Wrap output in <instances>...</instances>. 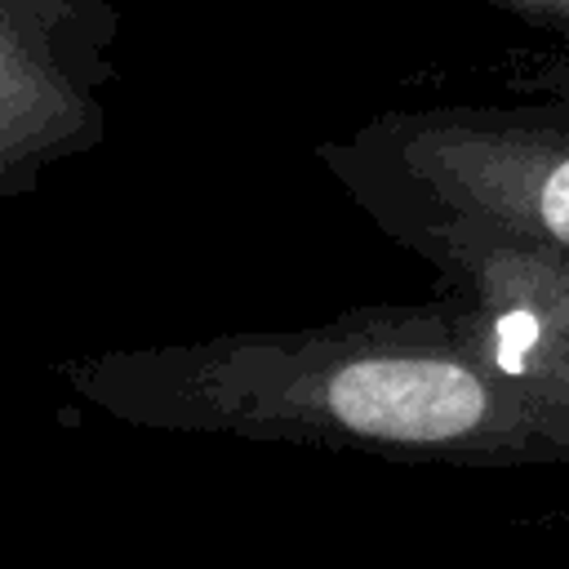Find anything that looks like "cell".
<instances>
[{"mask_svg":"<svg viewBox=\"0 0 569 569\" xmlns=\"http://www.w3.org/2000/svg\"><path fill=\"white\" fill-rule=\"evenodd\" d=\"M316 156L378 231L453 222L569 258V98L391 107Z\"/></svg>","mask_w":569,"mask_h":569,"instance_id":"obj_2","label":"cell"},{"mask_svg":"<svg viewBox=\"0 0 569 569\" xmlns=\"http://www.w3.org/2000/svg\"><path fill=\"white\" fill-rule=\"evenodd\" d=\"M533 89H542V98H569V67H538L533 71Z\"/></svg>","mask_w":569,"mask_h":569,"instance_id":"obj_6","label":"cell"},{"mask_svg":"<svg viewBox=\"0 0 569 569\" xmlns=\"http://www.w3.org/2000/svg\"><path fill=\"white\" fill-rule=\"evenodd\" d=\"M62 378L151 431L427 467H569V351L458 293L80 356Z\"/></svg>","mask_w":569,"mask_h":569,"instance_id":"obj_1","label":"cell"},{"mask_svg":"<svg viewBox=\"0 0 569 569\" xmlns=\"http://www.w3.org/2000/svg\"><path fill=\"white\" fill-rule=\"evenodd\" d=\"M467 4H480V9H493L502 18L547 31L551 36L547 67H569V0H467Z\"/></svg>","mask_w":569,"mask_h":569,"instance_id":"obj_5","label":"cell"},{"mask_svg":"<svg viewBox=\"0 0 569 569\" xmlns=\"http://www.w3.org/2000/svg\"><path fill=\"white\" fill-rule=\"evenodd\" d=\"M382 236L427 262L449 293L502 311L542 342L569 351V258L453 222H391Z\"/></svg>","mask_w":569,"mask_h":569,"instance_id":"obj_4","label":"cell"},{"mask_svg":"<svg viewBox=\"0 0 569 569\" xmlns=\"http://www.w3.org/2000/svg\"><path fill=\"white\" fill-rule=\"evenodd\" d=\"M116 36L111 0H0V200L107 138Z\"/></svg>","mask_w":569,"mask_h":569,"instance_id":"obj_3","label":"cell"}]
</instances>
